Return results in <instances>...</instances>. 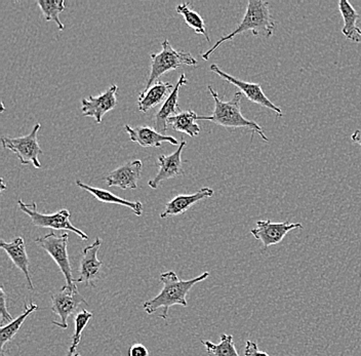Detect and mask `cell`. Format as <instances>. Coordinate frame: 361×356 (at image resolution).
<instances>
[{
    "label": "cell",
    "instance_id": "6da1fadb",
    "mask_svg": "<svg viewBox=\"0 0 361 356\" xmlns=\"http://www.w3.org/2000/svg\"><path fill=\"white\" fill-rule=\"evenodd\" d=\"M209 276V272L200 274L189 281H180L175 271H166L160 274L159 279L161 281L162 290L154 298L145 302L143 305L144 310L148 314H153L157 310L161 309L160 319L166 321L169 317V310L171 306L180 305L187 307L186 297L191 288L198 283L205 281Z\"/></svg>",
    "mask_w": 361,
    "mask_h": 356
},
{
    "label": "cell",
    "instance_id": "7a4b0ae2",
    "mask_svg": "<svg viewBox=\"0 0 361 356\" xmlns=\"http://www.w3.org/2000/svg\"><path fill=\"white\" fill-rule=\"evenodd\" d=\"M276 26L277 22L271 16L269 2L263 1V0H248L247 12L235 30L220 38L209 51L202 54V58L205 61L209 60V56L221 44L233 39L236 35H243L247 31H252V35L257 37L269 38L274 35Z\"/></svg>",
    "mask_w": 361,
    "mask_h": 356
},
{
    "label": "cell",
    "instance_id": "3957f363",
    "mask_svg": "<svg viewBox=\"0 0 361 356\" xmlns=\"http://www.w3.org/2000/svg\"><path fill=\"white\" fill-rule=\"evenodd\" d=\"M207 90L214 101V112L211 116H198L197 121H212L216 125L227 128H248L252 133H257L264 141L268 142L267 137L264 134L263 128L259 127L256 121L245 118L241 113L240 103L243 94L240 92H235L231 100L225 102L220 99L218 92L214 91L211 85L207 87Z\"/></svg>",
    "mask_w": 361,
    "mask_h": 356
},
{
    "label": "cell",
    "instance_id": "277c9868",
    "mask_svg": "<svg viewBox=\"0 0 361 356\" xmlns=\"http://www.w3.org/2000/svg\"><path fill=\"white\" fill-rule=\"evenodd\" d=\"M162 49L160 53L152 54L151 58V71L149 74L148 81H147L145 89L142 92H145L152 87L160 78L166 74V72L176 70L183 65L186 66H196L197 61L187 51H177L169 44L168 39H164L161 44Z\"/></svg>",
    "mask_w": 361,
    "mask_h": 356
},
{
    "label": "cell",
    "instance_id": "5b68a950",
    "mask_svg": "<svg viewBox=\"0 0 361 356\" xmlns=\"http://www.w3.org/2000/svg\"><path fill=\"white\" fill-rule=\"evenodd\" d=\"M18 206L23 213L26 214L31 219V222L34 226L39 228H49L54 230H66L78 234L79 238L83 240H89V236L82 231V230L76 228L70 222V211L68 209H61L55 214H42L37 209L36 202L31 204H25L23 200H18Z\"/></svg>",
    "mask_w": 361,
    "mask_h": 356
},
{
    "label": "cell",
    "instance_id": "8992f818",
    "mask_svg": "<svg viewBox=\"0 0 361 356\" xmlns=\"http://www.w3.org/2000/svg\"><path fill=\"white\" fill-rule=\"evenodd\" d=\"M40 128H42L40 123H36L30 134L19 137V138L2 137V147L15 153L21 164H24V166L33 164L34 168H42L39 156L44 153V151L40 148L37 138Z\"/></svg>",
    "mask_w": 361,
    "mask_h": 356
},
{
    "label": "cell",
    "instance_id": "52a82bcc",
    "mask_svg": "<svg viewBox=\"0 0 361 356\" xmlns=\"http://www.w3.org/2000/svg\"><path fill=\"white\" fill-rule=\"evenodd\" d=\"M68 233L56 235L54 232H51L42 238H36L35 243L54 259L66 279V286L73 288L76 287V285L75 279L72 276V268L68 254Z\"/></svg>",
    "mask_w": 361,
    "mask_h": 356
},
{
    "label": "cell",
    "instance_id": "ba28073f",
    "mask_svg": "<svg viewBox=\"0 0 361 356\" xmlns=\"http://www.w3.org/2000/svg\"><path fill=\"white\" fill-rule=\"evenodd\" d=\"M51 310L61 319L60 322L53 321L59 328L68 329V319L76 312L81 304H87L78 292V287L65 286L59 292L51 295Z\"/></svg>",
    "mask_w": 361,
    "mask_h": 356
},
{
    "label": "cell",
    "instance_id": "9c48e42d",
    "mask_svg": "<svg viewBox=\"0 0 361 356\" xmlns=\"http://www.w3.org/2000/svg\"><path fill=\"white\" fill-rule=\"evenodd\" d=\"M209 69H211V71H213L214 73L218 74L222 80L228 81V82L238 87L241 94H245L247 100H250V102L258 104V105L262 106V107L272 110L273 112L277 114V116L281 117L282 115H283L282 114L281 108L277 107L276 105H274V104L271 102L269 99L267 98V96H266L265 92H263L259 83H250L247 82V81L238 80V78L226 73V72L223 71L216 64L212 65Z\"/></svg>",
    "mask_w": 361,
    "mask_h": 356
},
{
    "label": "cell",
    "instance_id": "30bf717a",
    "mask_svg": "<svg viewBox=\"0 0 361 356\" xmlns=\"http://www.w3.org/2000/svg\"><path fill=\"white\" fill-rule=\"evenodd\" d=\"M256 228L250 230L252 235L263 243L265 249L271 245H279L286 238L288 232L303 228L301 223H274L270 220L258 221Z\"/></svg>",
    "mask_w": 361,
    "mask_h": 356
},
{
    "label": "cell",
    "instance_id": "8fae6325",
    "mask_svg": "<svg viewBox=\"0 0 361 356\" xmlns=\"http://www.w3.org/2000/svg\"><path fill=\"white\" fill-rule=\"evenodd\" d=\"M101 245V240L98 238L94 243L83 250L79 267V277L75 279V283H85L87 287H96L94 281L100 278L101 268L103 265V262L98 259Z\"/></svg>",
    "mask_w": 361,
    "mask_h": 356
},
{
    "label": "cell",
    "instance_id": "7c38bea8",
    "mask_svg": "<svg viewBox=\"0 0 361 356\" xmlns=\"http://www.w3.org/2000/svg\"><path fill=\"white\" fill-rule=\"evenodd\" d=\"M118 87L113 85L98 97L90 96L81 100V111L87 117H92L97 123H101L104 115L114 109L117 104Z\"/></svg>",
    "mask_w": 361,
    "mask_h": 356
},
{
    "label": "cell",
    "instance_id": "4fadbf2b",
    "mask_svg": "<svg viewBox=\"0 0 361 356\" xmlns=\"http://www.w3.org/2000/svg\"><path fill=\"white\" fill-rule=\"evenodd\" d=\"M185 147H186V142L182 141L179 148L175 152L169 155H160L158 157L159 171H158L157 175L148 182L151 188L157 189L162 182L184 175L182 166V152Z\"/></svg>",
    "mask_w": 361,
    "mask_h": 356
},
{
    "label": "cell",
    "instance_id": "5bb4252c",
    "mask_svg": "<svg viewBox=\"0 0 361 356\" xmlns=\"http://www.w3.org/2000/svg\"><path fill=\"white\" fill-rule=\"evenodd\" d=\"M142 170H143V164L141 161L126 162V164L112 171L107 177L105 178L106 183L109 187H119L123 190L126 189H137V182L141 179Z\"/></svg>",
    "mask_w": 361,
    "mask_h": 356
},
{
    "label": "cell",
    "instance_id": "9a60e30c",
    "mask_svg": "<svg viewBox=\"0 0 361 356\" xmlns=\"http://www.w3.org/2000/svg\"><path fill=\"white\" fill-rule=\"evenodd\" d=\"M124 130L130 136V141L139 144L144 148H159L161 147L162 143L164 142H168L173 145H179V141L173 137L160 134L155 128L145 127V125L132 128L126 125Z\"/></svg>",
    "mask_w": 361,
    "mask_h": 356
},
{
    "label": "cell",
    "instance_id": "2e32d148",
    "mask_svg": "<svg viewBox=\"0 0 361 356\" xmlns=\"http://www.w3.org/2000/svg\"><path fill=\"white\" fill-rule=\"evenodd\" d=\"M187 82H188V80H187L186 75L180 74L179 80L173 87V92H171L166 102L164 103L159 111L155 115L154 128L160 134L164 135V133H166L168 130V119L169 117L180 113L179 94L180 87L187 85Z\"/></svg>",
    "mask_w": 361,
    "mask_h": 356
},
{
    "label": "cell",
    "instance_id": "e0dca14e",
    "mask_svg": "<svg viewBox=\"0 0 361 356\" xmlns=\"http://www.w3.org/2000/svg\"><path fill=\"white\" fill-rule=\"evenodd\" d=\"M214 195L213 189L204 187V188L200 189L197 192L193 193V195L176 196L175 198H173L171 202L166 204V209H164V213L160 214V218L166 219L182 215V214L186 213L196 202L205 200V198L212 197Z\"/></svg>",
    "mask_w": 361,
    "mask_h": 356
},
{
    "label": "cell",
    "instance_id": "ac0fdd59",
    "mask_svg": "<svg viewBox=\"0 0 361 356\" xmlns=\"http://www.w3.org/2000/svg\"><path fill=\"white\" fill-rule=\"evenodd\" d=\"M0 247L8 254V258L16 267L25 274L27 283H28L29 290H33L34 286L32 278H31L30 271H29V258L26 252V245L22 238H16L13 242L6 243L1 240Z\"/></svg>",
    "mask_w": 361,
    "mask_h": 356
},
{
    "label": "cell",
    "instance_id": "d6986e66",
    "mask_svg": "<svg viewBox=\"0 0 361 356\" xmlns=\"http://www.w3.org/2000/svg\"><path fill=\"white\" fill-rule=\"evenodd\" d=\"M175 85L164 81H157L148 91L141 92L137 100V107L143 113H147L149 110L153 109L160 103L166 102L171 92H173Z\"/></svg>",
    "mask_w": 361,
    "mask_h": 356
},
{
    "label": "cell",
    "instance_id": "ffe728a7",
    "mask_svg": "<svg viewBox=\"0 0 361 356\" xmlns=\"http://www.w3.org/2000/svg\"><path fill=\"white\" fill-rule=\"evenodd\" d=\"M76 185H78L79 188L87 191L99 202H104V204H119V206L128 207V209L134 211L135 215L137 216V217H141L143 215L144 207L142 202H130V200H123V198L119 197V196L113 195L110 191L82 183L80 180L76 181Z\"/></svg>",
    "mask_w": 361,
    "mask_h": 356
},
{
    "label": "cell",
    "instance_id": "44dd1931",
    "mask_svg": "<svg viewBox=\"0 0 361 356\" xmlns=\"http://www.w3.org/2000/svg\"><path fill=\"white\" fill-rule=\"evenodd\" d=\"M338 11L344 20V27L342 29L343 35L354 42H360L361 36L357 32L356 22L360 19V15L356 12L348 0L338 1Z\"/></svg>",
    "mask_w": 361,
    "mask_h": 356
},
{
    "label": "cell",
    "instance_id": "7402d4cb",
    "mask_svg": "<svg viewBox=\"0 0 361 356\" xmlns=\"http://www.w3.org/2000/svg\"><path fill=\"white\" fill-rule=\"evenodd\" d=\"M198 115L192 110H188V111L180 112L177 115L169 117L168 125L177 132L184 133L191 138H194L200 133V125L196 123Z\"/></svg>",
    "mask_w": 361,
    "mask_h": 356
},
{
    "label": "cell",
    "instance_id": "603a6c76",
    "mask_svg": "<svg viewBox=\"0 0 361 356\" xmlns=\"http://www.w3.org/2000/svg\"><path fill=\"white\" fill-rule=\"evenodd\" d=\"M38 310V306L35 303H30V305H25L24 312L17 319H13L6 326H1L0 329V349H1V356H4V345L10 343L17 333L21 329L22 324L26 321L27 317L33 313L34 311Z\"/></svg>",
    "mask_w": 361,
    "mask_h": 356
},
{
    "label": "cell",
    "instance_id": "cb8c5ba5",
    "mask_svg": "<svg viewBox=\"0 0 361 356\" xmlns=\"http://www.w3.org/2000/svg\"><path fill=\"white\" fill-rule=\"evenodd\" d=\"M176 11H177V13H179V15L183 16L185 22H186L187 26L193 29V30L195 31L196 35H202L204 36L207 42H211L209 36L207 33L205 23L204 21H203L202 16L191 10L190 4L185 2V4H179V6L176 8Z\"/></svg>",
    "mask_w": 361,
    "mask_h": 356
},
{
    "label": "cell",
    "instance_id": "d4e9b609",
    "mask_svg": "<svg viewBox=\"0 0 361 356\" xmlns=\"http://www.w3.org/2000/svg\"><path fill=\"white\" fill-rule=\"evenodd\" d=\"M202 344L207 349V352L212 356H239L234 344L233 336L223 333L219 344L207 340H202Z\"/></svg>",
    "mask_w": 361,
    "mask_h": 356
},
{
    "label": "cell",
    "instance_id": "484cf974",
    "mask_svg": "<svg viewBox=\"0 0 361 356\" xmlns=\"http://www.w3.org/2000/svg\"><path fill=\"white\" fill-rule=\"evenodd\" d=\"M38 6L47 21H54L59 30H64V25L61 22L60 13L66 10L64 0H38Z\"/></svg>",
    "mask_w": 361,
    "mask_h": 356
},
{
    "label": "cell",
    "instance_id": "4316f807",
    "mask_svg": "<svg viewBox=\"0 0 361 356\" xmlns=\"http://www.w3.org/2000/svg\"><path fill=\"white\" fill-rule=\"evenodd\" d=\"M92 317V313L85 309L81 310L80 312L76 315L75 319H74L75 329H74L73 336H72L71 346H70L69 353H68L69 356L75 355L76 348H78L79 343H80L81 333H82L83 330H85V326H87Z\"/></svg>",
    "mask_w": 361,
    "mask_h": 356
},
{
    "label": "cell",
    "instance_id": "83f0119b",
    "mask_svg": "<svg viewBox=\"0 0 361 356\" xmlns=\"http://www.w3.org/2000/svg\"><path fill=\"white\" fill-rule=\"evenodd\" d=\"M0 314H1V326H4V322H10L13 321V317L10 314V312L6 308V295L4 293V287L0 288Z\"/></svg>",
    "mask_w": 361,
    "mask_h": 356
},
{
    "label": "cell",
    "instance_id": "f1b7e54d",
    "mask_svg": "<svg viewBox=\"0 0 361 356\" xmlns=\"http://www.w3.org/2000/svg\"><path fill=\"white\" fill-rule=\"evenodd\" d=\"M245 356H270L267 352H264L259 349L256 342L247 341L245 349Z\"/></svg>",
    "mask_w": 361,
    "mask_h": 356
},
{
    "label": "cell",
    "instance_id": "f546056e",
    "mask_svg": "<svg viewBox=\"0 0 361 356\" xmlns=\"http://www.w3.org/2000/svg\"><path fill=\"white\" fill-rule=\"evenodd\" d=\"M128 356H149V351L143 344H135L128 349Z\"/></svg>",
    "mask_w": 361,
    "mask_h": 356
},
{
    "label": "cell",
    "instance_id": "4dcf8cb0",
    "mask_svg": "<svg viewBox=\"0 0 361 356\" xmlns=\"http://www.w3.org/2000/svg\"><path fill=\"white\" fill-rule=\"evenodd\" d=\"M351 140L354 143L360 144L361 146V130H355V132L351 135Z\"/></svg>",
    "mask_w": 361,
    "mask_h": 356
},
{
    "label": "cell",
    "instance_id": "1f68e13d",
    "mask_svg": "<svg viewBox=\"0 0 361 356\" xmlns=\"http://www.w3.org/2000/svg\"><path fill=\"white\" fill-rule=\"evenodd\" d=\"M1 189L2 190H4V189H6V185H4V180H1Z\"/></svg>",
    "mask_w": 361,
    "mask_h": 356
},
{
    "label": "cell",
    "instance_id": "d6a6232c",
    "mask_svg": "<svg viewBox=\"0 0 361 356\" xmlns=\"http://www.w3.org/2000/svg\"><path fill=\"white\" fill-rule=\"evenodd\" d=\"M357 32L360 33V35L361 36V30L360 28H357Z\"/></svg>",
    "mask_w": 361,
    "mask_h": 356
},
{
    "label": "cell",
    "instance_id": "836d02e7",
    "mask_svg": "<svg viewBox=\"0 0 361 356\" xmlns=\"http://www.w3.org/2000/svg\"><path fill=\"white\" fill-rule=\"evenodd\" d=\"M73 356H81V355H79V353H75V355H74Z\"/></svg>",
    "mask_w": 361,
    "mask_h": 356
}]
</instances>
